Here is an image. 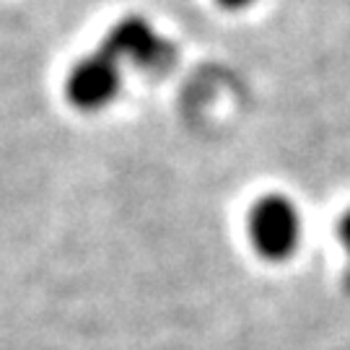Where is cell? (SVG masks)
Returning <instances> with one entry per match:
<instances>
[{
  "label": "cell",
  "instance_id": "cell-1",
  "mask_svg": "<svg viewBox=\"0 0 350 350\" xmlns=\"http://www.w3.org/2000/svg\"><path fill=\"white\" fill-rule=\"evenodd\" d=\"M250 239L267 260H286L299 247L301 215L283 195H267L250 211Z\"/></svg>",
  "mask_w": 350,
  "mask_h": 350
},
{
  "label": "cell",
  "instance_id": "cell-2",
  "mask_svg": "<svg viewBox=\"0 0 350 350\" xmlns=\"http://www.w3.org/2000/svg\"><path fill=\"white\" fill-rule=\"evenodd\" d=\"M120 83H122L120 60L109 50L99 47L73 65L65 81V94L78 109L96 112L117 99Z\"/></svg>",
  "mask_w": 350,
  "mask_h": 350
},
{
  "label": "cell",
  "instance_id": "cell-3",
  "mask_svg": "<svg viewBox=\"0 0 350 350\" xmlns=\"http://www.w3.org/2000/svg\"><path fill=\"white\" fill-rule=\"evenodd\" d=\"M101 47L112 52L117 60H130L148 70L163 68L174 57V47L143 16H125L122 21H117Z\"/></svg>",
  "mask_w": 350,
  "mask_h": 350
},
{
  "label": "cell",
  "instance_id": "cell-4",
  "mask_svg": "<svg viewBox=\"0 0 350 350\" xmlns=\"http://www.w3.org/2000/svg\"><path fill=\"white\" fill-rule=\"evenodd\" d=\"M338 239H340V244H342V247L350 252V211H345L342 215H340V221H338Z\"/></svg>",
  "mask_w": 350,
  "mask_h": 350
},
{
  "label": "cell",
  "instance_id": "cell-5",
  "mask_svg": "<svg viewBox=\"0 0 350 350\" xmlns=\"http://www.w3.org/2000/svg\"><path fill=\"white\" fill-rule=\"evenodd\" d=\"M221 5H226V8H247L250 3H254V0H218Z\"/></svg>",
  "mask_w": 350,
  "mask_h": 350
}]
</instances>
